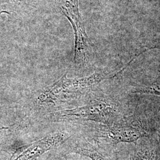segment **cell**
Segmentation results:
<instances>
[{"mask_svg": "<svg viewBox=\"0 0 160 160\" xmlns=\"http://www.w3.org/2000/svg\"><path fill=\"white\" fill-rule=\"evenodd\" d=\"M122 72V69L113 75L95 72L88 77L78 79H69L67 74L63 75L55 83L42 92L39 97V102L42 104H50L77 97L97 86L103 80L113 78Z\"/></svg>", "mask_w": 160, "mask_h": 160, "instance_id": "6da1fadb", "label": "cell"}, {"mask_svg": "<svg viewBox=\"0 0 160 160\" xmlns=\"http://www.w3.org/2000/svg\"><path fill=\"white\" fill-rule=\"evenodd\" d=\"M58 119L90 120L108 125L126 116L120 103L106 98H97L88 104L54 113Z\"/></svg>", "mask_w": 160, "mask_h": 160, "instance_id": "7a4b0ae2", "label": "cell"}, {"mask_svg": "<svg viewBox=\"0 0 160 160\" xmlns=\"http://www.w3.org/2000/svg\"><path fill=\"white\" fill-rule=\"evenodd\" d=\"M150 137V133L143 123L132 116L125 118L108 125H103L96 137L112 145L118 143H135L143 138Z\"/></svg>", "mask_w": 160, "mask_h": 160, "instance_id": "3957f363", "label": "cell"}, {"mask_svg": "<svg viewBox=\"0 0 160 160\" xmlns=\"http://www.w3.org/2000/svg\"><path fill=\"white\" fill-rule=\"evenodd\" d=\"M59 3L61 12L68 18L74 29L75 65L77 67H82L88 61L91 49L84 22L79 12L78 0H59Z\"/></svg>", "mask_w": 160, "mask_h": 160, "instance_id": "277c9868", "label": "cell"}, {"mask_svg": "<svg viewBox=\"0 0 160 160\" xmlns=\"http://www.w3.org/2000/svg\"><path fill=\"white\" fill-rule=\"evenodd\" d=\"M68 137L64 132L49 135L39 141L16 149L12 153L10 160H34L67 141Z\"/></svg>", "mask_w": 160, "mask_h": 160, "instance_id": "5b68a950", "label": "cell"}, {"mask_svg": "<svg viewBox=\"0 0 160 160\" xmlns=\"http://www.w3.org/2000/svg\"><path fill=\"white\" fill-rule=\"evenodd\" d=\"M131 160H160V148L157 140L149 138L137 144Z\"/></svg>", "mask_w": 160, "mask_h": 160, "instance_id": "8992f818", "label": "cell"}, {"mask_svg": "<svg viewBox=\"0 0 160 160\" xmlns=\"http://www.w3.org/2000/svg\"><path fill=\"white\" fill-rule=\"evenodd\" d=\"M74 151L76 153L87 157L92 160H110L97 149L92 148V146L78 145L75 147Z\"/></svg>", "mask_w": 160, "mask_h": 160, "instance_id": "52a82bcc", "label": "cell"}, {"mask_svg": "<svg viewBox=\"0 0 160 160\" xmlns=\"http://www.w3.org/2000/svg\"><path fill=\"white\" fill-rule=\"evenodd\" d=\"M132 94H154L160 97V77L149 85L138 87L130 91Z\"/></svg>", "mask_w": 160, "mask_h": 160, "instance_id": "ba28073f", "label": "cell"}, {"mask_svg": "<svg viewBox=\"0 0 160 160\" xmlns=\"http://www.w3.org/2000/svg\"><path fill=\"white\" fill-rule=\"evenodd\" d=\"M145 48H147L146 51L147 49H158L160 50V38L153 41L152 42H151V45H147Z\"/></svg>", "mask_w": 160, "mask_h": 160, "instance_id": "9c48e42d", "label": "cell"}, {"mask_svg": "<svg viewBox=\"0 0 160 160\" xmlns=\"http://www.w3.org/2000/svg\"><path fill=\"white\" fill-rule=\"evenodd\" d=\"M157 142H158V143L159 145L160 148V128L159 131H158V139H157Z\"/></svg>", "mask_w": 160, "mask_h": 160, "instance_id": "30bf717a", "label": "cell"}]
</instances>
